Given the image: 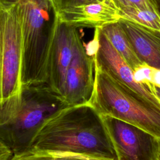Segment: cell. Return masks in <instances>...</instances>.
Returning <instances> with one entry per match:
<instances>
[{"mask_svg":"<svg viewBox=\"0 0 160 160\" xmlns=\"http://www.w3.org/2000/svg\"><path fill=\"white\" fill-rule=\"evenodd\" d=\"M30 149L70 151L117 160L101 116L89 103L68 106L53 113L37 131Z\"/></svg>","mask_w":160,"mask_h":160,"instance_id":"1","label":"cell"},{"mask_svg":"<svg viewBox=\"0 0 160 160\" xmlns=\"http://www.w3.org/2000/svg\"><path fill=\"white\" fill-rule=\"evenodd\" d=\"M16 4L23 51V85L46 84V66L58 21L51 0H0V6Z\"/></svg>","mask_w":160,"mask_h":160,"instance_id":"2","label":"cell"},{"mask_svg":"<svg viewBox=\"0 0 160 160\" xmlns=\"http://www.w3.org/2000/svg\"><path fill=\"white\" fill-rule=\"evenodd\" d=\"M89 104L100 115L134 125L160 139V108L95 65V84Z\"/></svg>","mask_w":160,"mask_h":160,"instance_id":"3","label":"cell"},{"mask_svg":"<svg viewBox=\"0 0 160 160\" xmlns=\"http://www.w3.org/2000/svg\"><path fill=\"white\" fill-rule=\"evenodd\" d=\"M23 51L17 5L0 6V127L11 122L22 101Z\"/></svg>","mask_w":160,"mask_h":160,"instance_id":"4","label":"cell"},{"mask_svg":"<svg viewBox=\"0 0 160 160\" xmlns=\"http://www.w3.org/2000/svg\"><path fill=\"white\" fill-rule=\"evenodd\" d=\"M66 106L63 98L46 84L23 85L21 109L11 122L0 127V139L13 155L29 150L44 121Z\"/></svg>","mask_w":160,"mask_h":160,"instance_id":"5","label":"cell"},{"mask_svg":"<svg viewBox=\"0 0 160 160\" xmlns=\"http://www.w3.org/2000/svg\"><path fill=\"white\" fill-rule=\"evenodd\" d=\"M114 148L117 160H156L159 138L119 119L101 115Z\"/></svg>","mask_w":160,"mask_h":160,"instance_id":"6","label":"cell"},{"mask_svg":"<svg viewBox=\"0 0 160 160\" xmlns=\"http://www.w3.org/2000/svg\"><path fill=\"white\" fill-rule=\"evenodd\" d=\"M86 48L88 53L93 56L98 68L160 108V101L151 88L135 81L133 70L102 32L101 28H95L93 39Z\"/></svg>","mask_w":160,"mask_h":160,"instance_id":"7","label":"cell"},{"mask_svg":"<svg viewBox=\"0 0 160 160\" xmlns=\"http://www.w3.org/2000/svg\"><path fill=\"white\" fill-rule=\"evenodd\" d=\"M79 37L77 28L58 20L46 62V84L62 98L66 72Z\"/></svg>","mask_w":160,"mask_h":160,"instance_id":"8","label":"cell"},{"mask_svg":"<svg viewBox=\"0 0 160 160\" xmlns=\"http://www.w3.org/2000/svg\"><path fill=\"white\" fill-rule=\"evenodd\" d=\"M95 84V63L78 38L74 54L66 72L62 98L68 106L89 103Z\"/></svg>","mask_w":160,"mask_h":160,"instance_id":"9","label":"cell"},{"mask_svg":"<svg viewBox=\"0 0 160 160\" xmlns=\"http://www.w3.org/2000/svg\"><path fill=\"white\" fill-rule=\"evenodd\" d=\"M58 20L76 28H102L121 20L115 0H94L58 11Z\"/></svg>","mask_w":160,"mask_h":160,"instance_id":"10","label":"cell"},{"mask_svg":"<svg viewBox=\"0 0 160 160\" xmlns=\"http://www.w3.org/2000/svg\"><path fill=\"white\" fill-rule=\"evenodd\" d=\"M140 60L160 69V32L126 20L119 21Z\"/></svg>","mask_w":160,"mask_h":160,"instance_id":"11","label":"cell"},{"mask_svg":"<svg viewBox=\"0 0 160 160\" xmlns=\"http://www.w3.org/2000/svg\"><path fill=\"white\" fill-rule=\"evenodd\" d=\"M101 30L133 71L144 63L138 58L129 38L119 21L101 28Z\"/></svg>","mask_w":160,"mask_h":160,"instance_id":"12","label":"cell"},{"mask_svg":"<svg viewBox=\"0 0 160 160\" xmlns=\"http://www.w3.org/2000/svg\"><path fill=\"white\" fill-rule=\"evenodd\" d=\"M10 160H110L92 155L70 151L30 149L14 154Z\"/></svg>","mask_w":160,"mask_h":160,"instance_id":"13","label":"cell"},{"mask_svg":"<svg viewBox=\"0 0 160 160\" xmlns=\"http://www.w3.org/2000/svg\"><path fill=\"white\" fill-rule=\"evenodd\" d=\"M121 20H126L160 32V11L132 7H119Z\"/></svg>","mask_w":160,"mask_h":160,"instance_id":"14","label":"cell"},{"mask_svg":"<svg viewBox=\"0 0 160 160\" xmlns=\"http://www.w3.org/2000/svg\"><path fill=\"white\" fill-rule=\"evenodd\" d=\"M154 68L146 63L142 64L134 72V78L136 82L148 85L151 89L152 84V76Z\"/></svg>","mask_w":160,"mask_h":160,"instance_id":"15","label":"cell"},{"mask_svg":"<svg viewBox=\"0 0 160 160\" xmlns=\"http://www.w3.org/2000/svg\"><path fill=\"white\" fill-rule=\"evenodd\" d=\"M119 7H132L159 11V8L150 0H115Z\"/></svg>","mask_w":160,"mask_h":160,"instance_id":"16","label":"cell"},{"mask_svg":"<svg viewBox=\"0 0 160 160\" xmlns=\"http://www.w3.org/2000/svg\"><path fill=\"white\" fill-rule=\"evenodd\" d=\"M94 0H54V3L58 11L68 7L80 5Z\"/></svg>","mask_w":160,"mask_h":160,"instance_id":"17","label":"cell"},{"mask_svg":"<svg viewBox=\"0 0 160 160\" xmlns=\"http://www.w3.org/2000/svg\"><path fill=\"white\" fill-rule=\"evenodd\" d=\"M12 156L11 149L0 139V160H10Z\"/></svg>","mask_w":160,"mask_h":160,"instance_id":"18","label":"cell"},{"mask_svg":"<svg viewBox=\"0 0 160 160\" xmlns=\"http://www.w3.org/2000/svg\"><path fill=\"white\" fill-rule=\"evenodd\" d=\"M152 84L160 86V69L154 68L152 76Z\"/></svg>","mask_w":160,"mask_h":160,"instance_id":"19","label":"cell"},{"mask_svg":"<svg viewBox=\"0 0 160 160\" xmlns=\"http://www.w3.org/2000/svg\"><path fill=\"white\" fill-rule=\"evenodd\" d=\"M151 90L156 96V98L160 101V86H158L154 84H152Z\"/></svg>","mask_w":160,"mask_h":160,"instance_id":"20","label":"cell"},{"mask_svg":"<svg viewBox=\"0 0 160 160\" xmlns=\"http://www.w3.org/2000/svg\"><path fill=\"white\" fill-rule=\"evenodd\" d=\"M151 2H152L155 5L158 6L159 7V5L160 4V0H150Z\"/></svg>","mask_w":160,"mask_h":160,"instance_id":"21","label":"cell"},{"mask_svg":"<svg viewBox=\"0 0 160 160\" xmlns=\"http://www.w3.org/2000/svg\"><path fill=\"white\" fill-rule=\"evenodd\" d=\"M159 152H158V157H157V158H156V160H160V139H159Z\"/></svg>","mask_w":160,"mask_h":160,"instance_id":"22","label":"cell"},{"mask_svg":"<svg viewBox=\"0 0 160 160\" xmlns=\"http://www.w3.org/2000/svg\"><path fill=\"white\" fill-rule=\"evenodd\" d=\"M51 1H52L54 2V0H51Z\"/></svg>","mask_w":160,"mask_h":160,"instance_id":"23","label":"cell"}]
</instances>
